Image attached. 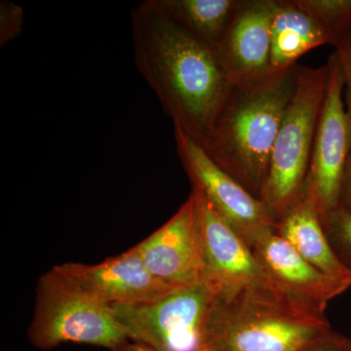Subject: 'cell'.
<instances>
[{
	"mask_svg": "<svg viewBox=\"0 0 351 351\" xmlns=\"http://www.w3.org/2000/svg\"><path fill=\"white\" fill-rule=\"evenodd\" d=\"M216 298L213 288L202 280L147 304L112 308L131 341L156 351H201Z\"/></svg>",
	"mask_w": 351,
	"mask_h": 351,
	"instance_id": "8992f818",
	"label": "cell"
},
{
	"mask_svg": "<svg viewBox=\"0 0 351 351\" xmlns=\"http://www.w3.org/2000/svg\"><path fill=\"white\" fill-rule=\"evenodd\" d=\"M134 58L164 112L204 147L232 89L216 50L189 36L152 0L131 11Z\"/></svg>",
	"mask_w": 351,
	"mask_h": 351,
	"instance_id": "6da1fadb",
	"label": "cell"
},
{
	"mask_svg": "<svg viewBox=\"0 0 351 351\" xmlns=\"http://www.w3.org/2000/svg\"><path fill=\"white\" fill-rule=\"evenodd\" d=\"M298 3L330 36L334 47L351 29V0H298Z\"/></svg>",
	"mask_w": 351,
	"mask_h": 351,
	"instance_id": "e0dca14e",
	"label": "cell"
},
{
	"mask_svg": "<svg viewBox=\"0 0 351 351\" xmlns=\"http://www.w3.org/2000/svg\"><path fill=\"white\" fill-rule=\"evenodd\" d=\"M145 267L173 287L203 280L204 261L193 193L174 216L136 245Z\"/></svg>",
	"mask_w": 351,
	"mask_h": 351,
	"instance_id": "8fae6325",
	"label": "cell"
},
{
	"mask_svg": "<svg viewBox=\"0 0 351 351\" xmlns=\"http://www.w3.org/2000/svg\"><path fill=\"white\" fill-rule=\"evenodd\" d=\"M177 154L193 189L200 191L226 223L250 246L276 228L267 207L208 156L199 144L174 125Z\"/></svg>",
	"mask_w": 351,
	"mask_h": 351,
	"instance_id": "ba28073f",
	"label": "cell"
},
{
	"mask_svg": "<svg viewBox=\"0 0 351 351\" xmlns=\"http://www.w3.org/2000/svg\"><path fill=\"white\" fill-rule=\"evenodd\" d=\"M328 75L327 64L318 68L298 66L297 86L274 143L261 193L276 223L304 193Z\"/></svg>",
	"mask_w": 351,
	"mask_h": 351,
	"instance_id": "277c9868",
	"label": "cell"
},
{
	"mask_svg": "<svg viewBox=\"0 0 351 351\" xmlns=\"http://www.w3.org/2000/svg\"><path fill=\"white\" fill-rule=\"evenodd\" d=\"M276 0H240L216 53L232 86L270 75L271 24Z\"/></svg>",
	"mask_w": 351,
	"mask_h": 351,
	"instance_id": "4fadbf2b",
	"label": "cell"
},
{
	"mask_svg": "<svg viewBox=\"0 0 351 351\" xmlns=\"http://www.w3.org/2000/svg\"><path fill=\"white\" fill-rule=\"evenodd\" d=\"M24 9L14 2H0V47H5L19 38L24 29Z\"/></svg>",
	"mask_w": 351,
	"mask_h": 351,
	"instance_id": "ffe728a7",
	"label": "cell"
},
{
	"mask_svg": "<svg viewBox=\"0 0 351 351\" xmlns=\"http://www.w3.org/2000/svg\"><path fill=\"white\" fill-rule=\"evenodd\" d=\"M191 193L195 200L204 261L203 280L217 295H232L244 289H278L248 243L219 216L200 191L193 189Z\"/></svg>",
	"mask_w": 351,
	"mask_h": 351,
	"instance_id": "9c48e42d",
	"label": "cell"
},
{
	"mask_svg": "<svg viewBox=\"0 0 351 351\" xmlns=\"http://www.w3.org/2000/svg\"><path fill=\"white\" fill-rule=\"evenodd\" d=\"M322 45H332L331 38L298 0H276L271 24L270 75L293 68L306 53Z\"/></svg>",
	"mask_w": 351,
	"mask_h": 351,
	"instance_id": "5bb4252c",
	"label": "cell"
},
{
	"mask_svg": "<svg viewBox=\"0 0 351 351\" xmlns=\"http://www.w3.org/2000/svg\"><path fill=\"white\" fill-rule=\"evenodd\" d=\"M328 84L302 197L321 221L341 204V189L351 152V121L345 101V73L338 53L327 61Z\"/></svg>",
	"mask_w": 351,
	"mask_h": 351,
	"instance_id": "52a82bcc",
	"label": "cell"
},
{
	"mask_svg": "<svg viewBox=\"0 0 351 351\" xmlns=\"http://www.w3.org/2000/svg\"><path fill=\"white\" fill-rule=\"evenodd\" d=\"M53 269L110 306L147 304L177 289L159 280L147 269L136 245L96 265L64 263Z\"/></svg>",
	"mask_w": 351,
	"mask_h": 351,
	"instance_id": "30bf717a",
	"label": "cell"
},
{
	"mask_svg": "<svg viewBox=\"0 0 351 351\" xmlns=\"http://www.w3.org/2000/svg\"><path fill=\"white\" fill-rule=\"evenodd\" d=\"M335 48L345 73V101L351 121V29L339 39ZM341 204L351 211V152L341 189Z\"/></svg>",
	"mask_w": 351,
	"mask_h": 351,
	"instance_id": "d6986e66",
	"label": "cell"
},
{
	"mask_svg": "<svg viewBox=\"0 0 351 351\" xmlns=\"http://www.w3.org/2000/svg\"><path fill=\"white\" fill-rule=\"evenodd\" d=\"M276 232L307 262L351 287V272L337 258L319 216L306 198L302 196L276 223Z\"/></svg>",
	"mask_w": 351,
	"mask_h": 351,
	"instance_id": "9a60e30c",
	"label": "cell"
},
{
	"mask_svg": "<svg viewBox=\"0 0 351 351\" xmlns=\"http://www.w3.org/2000/svg\"><path fill=\"white\" fill-rule=\"evenodd\" d=\"M201 351H213V350H209V348H203V350H201Z\"/></svg>",
	"mask_w": 351,
	"mask_h": 351,
	"instance_id": "603a6c76",
	"label": "cell"
},
{
	"mask_svg": "<svg viewBox=\"0 0 351 351\" xmlns=\"http://www.w3.org/2000/svg\"><path fill=\"white\" fill-rule=\"evenodd\" d=\"M154 5L189 36L216 50L240 0H152Z\"/></svg>",
	"mask_w": 351,
	"mask_h": 351,
	"instance_id": "2e32d148",
	"label": "cell"
},
{
	"mask_svg": "<svg viewBox=\"0 0 351 351\" xmlns=\"http://www.w3.org/2000/svg\"><path fill=\"white\" fill-rule=\"evenodd\" d=\"M27 338L41 350L64 343L112 350L130 341L112 306L73 285L53 269L36 283Z\"/></svg>",
	"mask_w": 351,
	"mask_h": 351,
	"instance_id": "5b68a950",
	"label": "cell"
},
{
	"mask_svg": "<svg viewBox=\"0 0 351 351\" xmlns=\"http://www.w3.org/2000/svg\"><path fill=\"white\" fill-rule=\"evenodd\" d=\"M298 66L232 86L203 147L219 168L260 200L272 149L297 86Z\"/></svg>",
	"mask_w": 351,
	"mask_h": 351,
	"instance_id": "7a4b0ae2",
	"label": "cell"
},
{
	"mask_svg": "<svg viewBox=\"0 0 351 351\" xmlns=\"http://www.w3.org/2000/svg\"><path fill=\"white\" fill-rule=\"evenodd\" d=\"M323 228L339 262L351 272V211L339 204L322 219Z\"/></svg>",
	"mask_w": 351,
	"mask_h": 351,
	"instance_id": "ac0fdd59",
	"label": "cell"
},
{
	"mask_svg": "<svg viewBox=\"0 0 351 351\" xmlns=\"http://www.w3.org/2000/svg\"><path fill=\"white\" fill-rule=\"evenodd\" d=\"M250 247L276 287L307 311L325 315L328 304L350 287L307 262L277 234L276 228L258 237Z\"/></svg>",
	"mask_w": 351,
	"mask_h": 351,
	"instance_id": "7c38bea8",
	"label": "cell"
},
{
	"mask_svg": "<svg viewBox=\"0 0 351 351\" xmlns=\"http://www.w3.org/2000/svg\"><path fill=\"white\" fill-rule=\"evenodd\" d=\"M332 332L325 315L307 311L278 289L217 295L205 332L213 351H299Z\"/></svg>",
	"mask_w": 351,
	"mask_h": 351,
	"instance_id": "3957f363",
	"label": "cell"
},
{
	"mask_svg": "<svg viewBox=\"0 0 351 351\" xmlns=\"http://www.w3.org/2000/svg\"><path fill=\"white\" fill-rule=\"evenodd\" d=\"M299 351H351V339L332 331Z\"/></svg>",
	"mask_w": 351,
	"mask_h": 351,
	"instance_id": "44dd1931",
	"label": "cell"
},
{
	"mask_svg": "<svg viewBox=\"0 0 351 351\" xmlns=\"http://www.w3.org/2000/svg\"><path fill=\"white\" fill-rule=\"evenodd\" d=\"M108 351H156L154 348H149V346L145 343H138L135 341H128L126 343H122L117 348H113L112 350Z\"/></svg>",
	"mask_w": 351,
	"mask_h": 351,
	"instance_id": "7402d4cb",
	"label": "cell"
}]
</instances>
